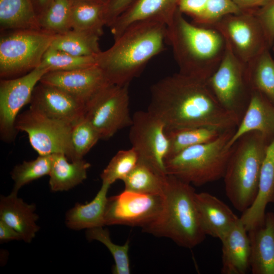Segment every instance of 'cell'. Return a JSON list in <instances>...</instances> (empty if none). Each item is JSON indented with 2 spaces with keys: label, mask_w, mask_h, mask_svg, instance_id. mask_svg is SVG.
Instances as JSON below:
<instances>
[{
  "label": "cell",
  "mask_w": 274,
  "mask_h": 274,
  "mask_svg": "<svg viewBox=\"0 0 274 274\" xmlns=\"http://www.w3.org/2000/svg\"><path fill=\"white\" fill-rule=\"evenodd\" d=\"M41 29L55 35L72 29L71 0H53L38 16Z\"/></svg>",
  "instance_id": "1f68e13d"
},
{
  "label": "cell",
  "mask_w": 274,
  "mask_h": 274,
  "mask_svg": "<svg viewBox=\"0 0 274 274\" xmlns=\"http://www.w3.org/2000/svg\"><path fill=\"white\" fill-rule=\"evenodd\" d=\"M236 128L226 130L212 142L190 147L167 158V175L197 187L223 178L234 149V144L230 148L227 145Z\"/></svg>",
  "instance_id": "8992f818"
},
{
  "label": "cell",
  "mask_w": 274,
  "mask_h": 274,
  "mask_svg": "<svg viewBox=\"0 0 274 274\" xmlns=\"http://www.w3.org/2000/svg\"><path fill=\"white\" fill-rule=\"evenodd\" d=\"M12 240H22V238L20 234L14 229L0 220L1 243Z\"/></svg>",
  "instance_id": "7bdbcfd3"
},
{
  "label": "cell",
  "mask_w": 274,
  "mask_h": 274,
  "mask_svg": "<svg viewBox=\"0 0 274 274\" xmlns=\"http://www.w3.org/2000/svg\"><path fill=\"white\" fill-rule=\"evenodd\" d=\"M129 85L109 84L86 104L84 116L100 139H109L118 131L130 126Z\"/></svg>",
  "instance_id": "9c48e42d"
},
{
  "label": "cell",
  "mask_w": 274,
  "mask_h": 274,
  "mask_svg": "<svg viewBox=\"0 0 274 274\" xmlns=\"http://www.w3.org/2000/svg\"><path fill=\"white\" fill-rule=\"evenodd\" d=\"M226 44L218 67L206 83L221 106L239 123L248 107L252 91L247 78L246 64Z\"/></svg>",
  "instance_id": "ba28073f"
},
{
  "label": "cell",
  "mask_w": 274,
  "mask_h": 274,
  "mask_svg": "<svg viewBox=\"0 0 274 274\" xmlns=\"http://www.w3.org/2000/svg\"><path fill=\"white\" fill-rule=\"evenodd\" d=\"M195 194L191 184L168 175L162 209L143 231L168 238L185 248L192 249L199 245L207 235L200 222Z\"/></svg>",
  "instance_id": "277c9868"
},
{
  "label": "cell",
  "mask_w": 274,
  "mask_h": 274,
  "mask_svg": "<svg viewBox=\"0 0 274 274\" xmlns=\"http://www.w3.org/2000/svg\"><path fill=\"white\" fill-rule=\"evenodd\" d=\"M90 1H96V2H101V3H107L109 0H90Z\"/></svg>",
  "instance_id": "f6af8a7d"
},
{
  "label": "cell",
  "mask_w": 274,
  "mask_h": 274,
  "mask_svg": "<svg viewBox=\"0 0 274 274\" xmlns=\"http://www.w3.org/2000/svg\"><path fill=\"white\" fill-rule=\"evenodd\" d=\"M163 196L142 194L127 190L108 198L105 225H123L142 229L159 214Z\"/></svg>",
  "instance_id": "5bb4252c"
},
{
  "label": "cell",
  "mask_w": 274,
  "mask_h": 274,
  "mask_svg": "<svg viewBox=\"0 0 274 274\" xmlns=\"http://www.w3.org/2000/svg\"><path fill=\"white\" fill-rule=\"evenodd\" d=\"M272 140L259 131H251L242 135L234 144L223 179L226 196L242 213L256 198L261 166Z\"/></svg>",
  "instance_id": "5b68a950"
},
{
  "label": "cell",
  "mask_w": 274,
  "mask_h": 274,
  "mask_svg": "<svg viewBox=\"0 0 274 274\" xmlns=\"http://www.w3.org/2000/svg\"><path fill=\"white\" fill-rule=\"evenodd\" d=\"M129 139L139 160L163 175H167L165 161L168 157L169 142L163 122L148 111H139L132 116Z\"/></svg>",
  "instance_id": "8fae6325"
},
{
  "label": "cell",
  "mask_w": 274,
  "mask_h": 274,
  "mask_svg": "<svg viewBox=\"0 0 274 274\" xmlns=\"http://www.w3.org/2000/svg\"><path fill=\"white\" fill-rule=\"evenodd\" d=\"M263 30L267 44L271 50L274 44V0L253 12Z\"/></svg>",
  "instance_id": "f35d334b"
},
{
  "label": "cell",
  "mask_w": 274,
  "mask_h": 274,
  "mask_svg": "<svg viewBox=\"0 0 274 274\" xmlns=\"http://www.w3.org/2000/svg\"><path fill=\"white\" fill-rule=\"evenodd\" d=\"M48 71L39 66L16 78L0 81V135L6 142L13 141L18 132L15 124L19 113L29 104L33 91Z\"/></svg>",
  "instance_id": "4fadbf2b"
},
{
  "label": "cell",
  "mask_w": 274,
  "mask_h": 274,
  "mask_svg": "<svg viewBox=\"0 0 274 274\" xmlns=\"http://www.w3.org/2000/svg\"><path fill=\"white\" fill-rule=\"evenodd\" d=\"M147 111L163 122L165 129L207 127L226 130L239 124L219 104L206 82L179 72L151 86Z\"/></svg>",
  "instance_id": "6da1fadb"
},
{
  "label": "cell",
  "mask_w": 274,
  "mask_h": 274,
  "mask_svg": "<svg viewBox=\"0 0 274 274\" xmlns=\"http://www.w3.org/2000/svg\"><path fill=\"white\" fill-rule=\"evenodd\" d=\"M16 129L27 133L39 155L61 153L70 161L76 160L71 142L72 125L47 117L29 108L18 116Z\"/></svg>",
  "instance_id": "30bf717a"
},
{
  "label": "cell",
  "mask_w": 274,
  "mask_h": 274,
  "mask_svg": "<svg viewBox=\"0 0 274 274\" xmlns=\"http://www.w3.org/2000/svg\"><path fill=\"white\" fill-rule=\"evenodd\" d=\"M242 11L231 0H208L201 16L193 23L210 27L223 17Z\"/></svg>",
  "instance_id": "74e56055"
},
{
  "label": "cell",
  "mask_w": 274,
  "mask_h": 274,
  "mask_svg": "<svg viewBox=\"0 0 274 274\" xmlns=\"http://www.w3.org/2000/svg\"><path fill=\"white\" fill-rule=\"evenodd\" d=\"M139 160L137 152L132 147L119 151L101 173L102 183L111 186L117 180L122 181L135 166Z\"/></svg>",
  "instance_id": "d590c367"
},
{
  "label": "cell",
  "mask_w": 274,
  "mask_h": 274,
  "mask_svg": "<svg viewBox=\"0 0 274 274\" xmlns=\"http://www.w3.org/2000/svg\"><path fill=\"white\" fill-rule=\"evenodd\" d=\"M53 0H32L36 13L39 16Z\"/></svg>",
  "instance_id": "ee69618b"
},
{
  "label": "cell",
  "mask_w": 274,
  "mask_h": 274,
  "mask_svg": "<svg viewBox=\"0 0 274 274\" xmlns=\"http://www.w3.org/2000/svg\"><path fill=\"white\" fill-rule=\"evenodd\" d=\"M134 0H109L107 10V26L109 27L114 20L123 12Z\"/></svg>",
  "instance_id": "60d3db41"
},
{
  "label": "cell",
  "mask_w": 274,
  "mask_h": 274,
  "mask_svg": "<svg viewBox=\"0 0 274 274\" xmlns=\"http://www.w3.org/2000/svg\"><path fill=\"white\" fill-rule=\"evenodd\" d=\"M210 27L223 35L235 55L245 64L265 50L270 49L253 12L225 16Z\"/></svg>",
  "instance_id": "7c38bea8"
},
{
  "label": "cell",
  "mask_w": 274,
  "mask_h": 274,
  "mask_svg": "<svg viewBox=\"0 0 274 274\" xmlns=\"http://www.w3.org/2000/svg\"><path fill=\"white\" fill-rule=\"evenodd\" d=\"M1 31L41 29L32 0H0Z\"/></svg>",
  "instance_id": "4316f807"
},
{
  "label": "cell",
  "mask_w": 274,
  "mask_h": 274,
  "mask_svg": "<svg viewBox=\"0 0 274 274\" xmlns=\"http://www.w3.org/2000/svg\"><path fill=\"white\" fill-rule=\"evenodd\" d=\"M179 0H134L109 27L114 40L135 23L149 21L168 24L178 9Z\"/></svg>",
  "instance_id": "e0dca14e"
},
{
  "label": "cell",
  "mask_w": 274,
  "mask_h": 274,
  "mask_svg": "<svg viewBox=\"0 0 274 274\" xmlns=\"http://www.w3.org/2000/svg\"><path fill=\"white\" fill-rule=\"evenodd\" d=\"M90 164L83 159L70 161L61 153L52 154L49 184L53 191H67L87 178Z\"/></svg>",
  "instance_id": "d4e9b609"
},
{
  "label": "cell",
  "mask_w": 274,
  "mask_h": 274,
  "mask_svg": "<svg viewBox=\"0 0 274 274\" xmlns=\"http://www.w3.org/2000/svg\"><path fill=\"white\" fill-rule=\"evenodd\" d=\"M195 201L206 235L221 241L239 219L223 201L208 192H195Z\"/></svg>",
  "instance_id": "ac0fdd59"
},
{
  "label": "cell",
  "mask_w": 274,
  "mask_h": 274,
  "mask_svg": "<svg viewBox=\"0 0 274 274\" xmlns=\"http://www.w3.org/2000/svg\"><path fill=\"white\" fill-rule=\"evenodd\" d=\"M71 139L76 160L83 159L100 139L96 129L84 116L72 125Z\"/></svg>",
  "instance_id": "8d00e7d4"
},
{
  "label": "cell",
  "mask_w": 274,
  "mask_h": 274,
  "mask_svg": "<svg viewBox=\"0 0 274 274\" xmlns=\"http://www.w3.org/2000/svg\"><path fill=\"white\" fill-rule=\"evenodd\" d=\"M99 37L95 33L72 29L57 35L50 47L78 56H94L101 51Z\"/></svg>",
  "instance_id": "f546056e"
},
{
  "label": "cell",
  "mask_w": 274,
  "mask_h": 274,
  "mask_svg": "<svg viewBox=\"0 0 274 274\" xmlns=\"http://www.w3.org/2000/svg\"><path fill=\"white\" fill-rule=\"evenodd\" d=\"M258 131L274 138V106L259 93L252 91L247 109L227 147H231L244 134Z\"/></svg>",
  "instance_id": "603a6c76"
},
{
  "label": "cell",
  "mask_w": 274,
  "mask_h": 274,
  "mask_svg": "<svg viewBox=\"0 0 274 274\" xmlns=\"http://www.w3.org/2000/svg\"><path fill=\"white\" fill-rule=\"evenodd\" d=\"M110 187L102 183L100 189L91 201L86 204L77 203L66 214V226L73 230L105 226L107 194Z\"/></svg>",
  "instance_id": "cb8c5ba5"
},
{
  "label": "cell",
  "mask_w": 274,
  "mask_h": 274,
  "mask_svg": "<svg viewBox=\"0 0 274 274\" xmlns=\"http://www.w3.org/2000/svg\"><path fill=\"white\" fill-rule=\"evenodd\" d=\"M222 243V274H246L250 270L251 248L248 231L239 219Z\"/></svg>",
  "instance_id": "ffe728a7"
},
{
  "label": "cell",
  "mask_w": 274,
  "mask_h": 274,
  "mask_svg": "<svg viewBox=\"0 0 274 274\" xmlns=\"http://www.w3.org/2000/svg\"><path fill=\"white\" fill-rule=\"evenodd\" d=\"M208 0H179L178 9L183 14L190 16L193 22L203 13Z\"/></svg>",
  "instance_id": "ab89813d"
},
{
  "label": "cell",
  "mask_w": 274,
  "mask_h": 274,
  "mask_svg": "<svg viewBox=\"0 0 274 274\" xmlns=\"http://www.w3.org/2000/svg\"><path fill=\"white\" fill-rule=\"evenodd\" d=\"M224 131L207 127L165 129L169 142V153L167 158L190 147L212 142Z\"/></svg>",
  "instance_id": "4dcf8cb0"
},
{
  "label": "cell",
  "mask_w": 274,
  "mask_h": 274,
  "mask_svg": "<svg viewBox=\"0 0 274 274\" xmlns=\"http://www.w3.org/2000/svg\"><path fill=\"white\" fill-rule=\"evenodd\" d=\"M248 233L251 271L253 274H274V213L266 212L263 223Z\"/></svg>",
  "instance_id": "d6986e66"
},
{
  "label": "cell",
  "mask_w": 274,
  "mask_h": 274,
  "mask_svg": "<svg viewBox=\"0 0 274 274\" xmlns=\"http://www.w3.org/2000/svg\"><path fill=\"white\" fill-rule=\"evenodd\" d=\"M103 226L88 229L86 235L88 240H95L104 244L113 257L115 264L112 268L114 274H129L130 273L129 258V242L127 241L123 245H118L112 242L110 233Z\"/></svg>",
  "instance_id": "e575fe53"
},
{
  "label": "cell",
  "mask_w": 274,
  "mask_h": 274,
  "mask_svg": "<svg viewBox=\"0 0 274 274\" xmlns=\"http://www.w3.org/2000/svg\"><path fill=\"white\" fill-rule=\"evenodd\" d=\"M167 27L164 23L149 21L127 28L113 45L96 56V64L108 82L129 85L148 62L164 49Z\"/></svg>",
  "instance_id": "7a4b0ae2"
},
{
  "label": "cell",
  "mask_w": 274,
  "mask_h": 274,
  "mask_svg": "<svg viewBox=\"0 0 274 274\" xmlns=\"http://www.w3.org/2000/svg\"><path fill=\"white\" fill-rule=\"evenodd\" d=\"M270 50L246 63V75L251 91L259 93L274 106V59Z\"/></svg>",
  "instance_id": "83f0119b"
},
{
  "label": "cell",
  "mask_w": 274,
  "mask_h": 274,
  "mask_svg": "<svg viewBox=\"0 0 274 274\" xmlns=\"http://www.w3.org/2000/svg\"><path fill=\"white\" fill-rule=\"evenodd\" d=\"M242 11L253 12L271 0H231Z\"/></svg>",
  "instance_id": "b9f144b4"
},
{
  "label": "cell",
  "mask_w": 274,
  "mask_h": 274,
  "mask_svg": "<svg viewBox=\"0 0 274 274\" xmlns=\"http://www.w3.org/2000/svg\"><path fill=\"white\" fill-rule=\"evenodd\" d=\"M56 35L42 29L1 31V79L21 76L39 67Z\"/></svg>",
  "instance_id": "52a82bcc"
},
{
  "label": "cell",
  "mask_w": 274,
  "mask_h": 274,
  "mask_svg": "<svg viewBox=\"0 0 274 274\" xmlns=\"http://www.w3.org/2000/svg\"><path fill=\"white\" fill-rule=\"evenodd\" d=\"M107 3L90 0H71L72 29L100 37L107 26Z\"/></svg>",
  "instance_id": "484cf974"
},
{
  "label": "cell",
  "mask_w": 274,
  "mask_h": 274,
  "mask_svg": "<svg viewBox=\"0 0 274 274\" xmlns=\"http://www.w3.org/2000/svg\"><path fill=\"white\" fill-rule=\"evenodd\" d=\"M168 175H163L146 162L139 161L122 180L124 190L134 192L162 195Z\"/></svg>",
  "instance_id": "f1b7e54d"
},
{
  "label": "cell",
  "mask_w": 274,
  "mask_h": 274,
  "mask_svg": "<svg viewBox=\"0 0 274 274\" xmlns=\"http://www.w3.org/2000/svg\"><path fill=\"white\" fill-rule=\"evenodd\" d=\"M52 154L39 155L35 159L24 161L16 165L11 174L14 184L11 193L17 194L19 190L24 185L49 175L52 166Z\"/></svg>",
  "instance_id": "836d02e7"
},
{
  "label": "cell",
  "mask_w": 274,
  "mask_h": 274,
  "mask_svg": "<svg viewBox=\"0 0 274 274\" xmlns=\"http://www.w3.org/2000/svg\"><path fill=\"white\" fill-rule=\"evenodd\" d=\"M96 56H78L50 46L45 53L40 66L48 72L83 68L97 64Z\"/></svg>",
  "instance_id": "d6a6232c"
},
{
  "label": "cell",
  "mask_w": 274,
  "mask_h": 274,
  "mask_svg": "<svg viewBox=\"0 0 274 274\" xmlns=\"http://www.w3.org/2000/svg\"><path fill=\"white\" fill-rule=\"evenodd\" d=\"M34 204H28L17 194L2 196L0 200V220L14 229L25 242L29 243L39 230L36 222L39 216Z\"/></svg>",
  "instance_id": "7402d4cb"
},
{
  "label": "cell",
  "mask_w": 274,
  "mask_h": 274,
  "mask_svg": "<svg viewBox=\"0 0 274 274\" xmlns=\"http://www.w3.org/2000/svg\"><path fill=\"white\" fill-rule=\"evenodd\" d=\"M29 108L50 118L73 125L84 115L85 104L56 86L40 82Z\"/></svg>",
  "instance_id": "9a60e30c"
},
{
  "label": "cell",
  "mask_w": 274,
  "mask_h": 274,
  "mask_svg": "<svg viewBox=\"0 0 274 274\" xmlns=\"http://www.w3.org/2000/svg\"><path fill=\"white\" fill-rule=\"evenodd\" d=\"M271 203H274V138L262 163L256 198L240 217L247 231L263 223L266 207Z\"/></svg>",
  "instance_id": "44dd1931"
},
{
  "label": "cell",
  "mask_w": 274,
  "mask_h": 274,
  "mask_svg": "<svg viewBox=\"0 0 274 274\" xmlns=\"http://www.w3.org/2000/svg\"><path fill=\"white\" fill-rule=\"evenodd\" d=\"M40 82L59 88L85 105L98 91L110 84L97 64L72 71L48 72Z\"/></svg>",
  "instance_id": "2e32d148"
},
{
  "label": "cell",
  "mask_w": 274,
  "mask_h": 274,
  "mask_svg": "<svg viewBox=\"0 0 274 274\" xmlns=\"http://www.w3.org/2000/svg\"><path fill=\"white\" fill-rule=\"evenodd\" d=\"M271 50L272 51V52H273L274 53V44L273 45Z\"/></svg>",
  "instance_id": "bcb514c9"
},
{
  "label": "cell",
  "mask_w": 274,
  "mask_h": 274,
  "mask_svg": "<svg viewBox=\"0 0 274 274\" xmlns=\"http://www.w3.org/2000/svg\"><path fill=\"white\" fill-rule=\"evenodd\" d=\"M166 27L179 73L206 82L224 55L227 44L223 35L213 27L189 22L178 9Z\"/></svg>",
  "instance_id": "3957f363"
}]
</instances>
